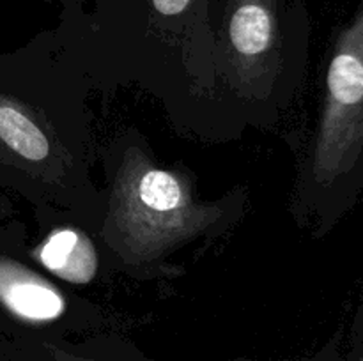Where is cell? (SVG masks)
<instances>
[{
	"instance_id": "cell-1",
	"label": "cell",
	"mask_w": 363,
	"mask_h": 361,
	"mask_svg": "<svg viewBox=\"0 0 363 361\" xmlns=\"http://www.w3.org/2000/svg\"><path fill=\"white\" fill-rule=\"evenodd\" d=\"M218 11L220 0H87L60 11L53 30L94 92L137 88L177 134L227 144L245 127L216 78Z\"/></svg>"
},
{
	"instance_id": "cell-2",
	"label": "cell",
	"mask_w": 363,
	"mask_h": 361,
	"mask_svg": "<svg viewBox=\"0 0 363 361\" xmlns=\"http://www.w3.org/2000/svg\"><path fill=\"white\" fill-rule=\"evenodd\" d=\"M92 94L53 28L0 59V180L34 209L67 211L94 230L105 195L92 176Z\"/></svg>"
},
{
	"instance_id": "cell-3",
	"label": "cell",
	"mask_w": 363,
	"mask_h": 361,
	"mask_svg": "<svg viewBox=\"0 0 363 361\" xmlns=\"http://www.w3.org/2000/svg\"><path fill=\"white\" fill-rule=\"evenodd\" d=\"M99 161L105 204L96 239L108 268L135 282L181 278L186 271L174 255L229 236L250 205L243 184L202 198L191 168L160 161L147 137L133 126L113 134Z\"/></svg>"
},
{
	"instance_id": "cell-4",
	"label": "cell",
	"mask_w": 363,
	"mask_h": 361,
	"mask_svg": "<svg viewBox=\"0 0 363 361\" xmlns=\"http://www.w3.org/2000/svg\"><path fill=\"white\" fill-rule=\"evenodd\" d=\"M308 35L307 0H220L216 78L245 131L284 122L305 80Z\"/></svg>"
},
{
	"instance_id": "cell-5",
	"label": "cell",
	"mask_w": 363,
	"mask_h": 361,
	"mask_svg": "<svg viewBox=\"0 0 363 361\" xmlns=\"http://www.w3.org/2000/svg\"><path fill=\"white\" fill-rule=\"evenodd\" d=\"M0 315L25 331L53 335L108 321L92 299L35 264L20 225L0 244Z\"/></svg>"
},
{
	"instance_id": "cell-6",
	"label": "cell",
	"mask_w": 363,
	"mask_h": 361,
	"mask_svg": "<svg viewBox=\"0 0 363 361\" xmlns=\"http://www.w3.org/2000/svg\"><path fill=\"white\" fill-rule=\"evenodd\" d=\"M35 216L41 223V236L28 244L35 264L73 289L94 283L105 260L94 230L84 219L60 209L35 207Z\"/></svg>"
},
{
	"instance_id": "cell-7",
	"label": "cell",
	"mask_w": 363,
	"mask_h": 361,
	"mask_svg": "<svg viewBox=\"0 0 363 361\" xmlns=\"http://www.w3.org/2000/svg\"><path fill=\"white\" fill-rule=\"evenodd\" d=\"M50 2H57L60 6V11H64V9H73V7L84 6L87 0H50Z\"/></svg>"
}]
</instances>
